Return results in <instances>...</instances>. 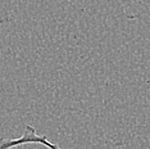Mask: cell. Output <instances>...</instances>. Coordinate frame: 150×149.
I'll return each instance as SVG.
<instances>
[{
	"label": "cell",
	"instance_id": "1",
	"mask_svg": "<svg viewBox=\"0 0 150 149\" xmlns=\"http://www.w3.org/2000/svg\"><path fill=\"white\" fill-rule=\"evenodd\" d=\"M27 144H40V145H45L47 148L52 149H58L57 144L49 141L45 135H39L36 133L35 127H32L31 125H26L25 126V133L21 138L18 139H11V140H6V139L0 138V148L1 149H8L12 147H18V145H27Z\"/></svg>",
	"mask_w": 150,
	"mask_h": 149
}]
</instances>
